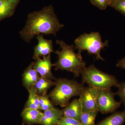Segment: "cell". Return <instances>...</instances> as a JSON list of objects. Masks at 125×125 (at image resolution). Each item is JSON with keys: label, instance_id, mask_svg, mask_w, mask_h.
Instances as JSON below:
<instances>
[{"label": "cell", "instance_id": "8fae6325", "mask_svg": "<svg viewBox=\"0 0 125 125\" xmlns=\"http://www.w3.org/2000/svg\"><path fill=\"white\" fill-rule=\"evenodd\" d=\"M20 0H0V22L13 15Z\"/></svg>", "mask_w": 125, "mask_h": 125}, {"label": "cell", "instance_id": "5b68a950", "mask_svg": "<svg viewBox=\"0 0 125 125\" xmlns=\"http://www.w3.org/2000/svg\"><path fill=\"white\" fill-rule=\"evenodd\" d=\"M75 48L78 52L87 51L90 54L96 56L97 60L104 61L101 55L102 49L108 46V41L103 42L101 34L98 32H92L89 33H84L76 38L74 41Z\"/></svg>", "mask_w": 125, "mask_h": 125}, {"label": "cell", "instance_id": "4316f807", "mask_svg": "<svg viewBox=\"0 0 125 125\" xmlns=\"http://www.w3.org/2000/svg\"></svg>", "mask_w": 125, "mask_h": 125}, {"label": "cell", "instance_id": "7c38bea8", "mask_svg": "<svg viewBox=\"0 0 125 125\" xmlns=\"http://www.w3.org/2000/svg\"><path fill=\"white\" fill-rule=\"evenodd\" d=\"M62 110L63 116L79 121L83 112L82 104L79 98L74 99Z\"/></svg>", "mask_w": 125, "mask_h": 125}, {"label": "cell", "instance_id": "d4e9b609", "mask_svg": "<svg viewBox=\"0 0 125 125\" xmlns=\"http://www.w3.org/2000/svg\"><path fill=\"white\" fill-rule=\"evenodd\" d=\"M112 0V2H113V1H117V0Z\"/></svg>", "mask_w": 125, "mask_h": 125}, {"label": "cell", "instance_id": "30bf717a", "mask_svg": "<svg viewBox=\"0 0 125 125\" xmlns=\"http://www.w3.org/2000/svg\"><path fill=\"white\" fill-rule=\"evenodd\" d=\"M43 114L40 122L42 125H58L63 116L62 110L55 108L45 111Z\"/></svg>", "mask_w": 125, "mask_h": 125}, {"label": "cell", "instance_id": "cb8c5ba5", "mask_svg": "<svg viewBox=\"0 0 125 125\" xmlns=\"http://www.w3.org/2000/svg\"><path fill=\"white\" fill-rule=\"evenodd\" d=\"M116 66L125 70V56L118 62L116 64Z\"/></svg>", "mask_w": 125, "mask_h": 125}, {"label": "cell", "instance_id": "d6986e66", "mask_svg": "<svg viewBox=\"0 0 125 125\" xmlns=\"http://www.w3.org/2000/svg\"><path fill=\"white\" fill-rule=\"evenodd\" d=\"M39 102L40 109L44 111L55 108L47 94L42 96H39Z\"/></svg>", "mask_w": 125, "mask_h": 125}, {"label": "cell", "instance_id": "e0dca14e", "mask_svg": "<svg viewBox=\"0 0 125 125\" xmlns=\"http://www.w3.org/2000/svg\"><path fill=\"white\" fill-rule=\"evenodd\" d=\"M28 91L29 96L25 108H32L40 111L39 96L37 93L35 87H32Z\"/></svg>", "mask_w": 125, "mask_h": 125}, {"label": "cell", "instance_id": "52a82bcc", "mask_svg": "<svg viewBox=\"0 0 125 125\" xmlns=\"http://www.w3.org/2000/svg\"><path fill=\"white\" fill-rule=\"evenodd\" d=\"M98 89L94 87H85L79 96L83 112H98L97 97Z\"/></svg>", "mask_w": 125, "mask_h": 125}, {"label": "cell", "instance_id": "ffe728a7", "mask_svg": "<svg viewBox=\"0 0 125 125\" xmlns=\"http://www.w3.org/2000/svg\"><path fill=\"white\" fill-rule=\"evenodd\" d=\"M111 6L125 16V0H119L113 1Z\"/></svg>", "mask_w": 125, "mask_h": 125}, {"label": "cell", "instance_id": "3957f363", "mask_svg": "<svg viewBox=\"0 0 125 125\" xmlns=\"http://www.w3.org/2000/svg\"><path fill=\"white\" fill-rule=\"evenodd\" d=\"M55 86L49 94V97L53 104L62 107L69 104L72 98L80 96L85 88L83 83L66 79L58 80Z\"/></svg>", "mask_w": 125, "mask_h": 125}, {"label": "cell", "instance_id": "484cf974", "mask_svg": "<svg viewBox=\"0 0 125 125\" xmlns=\"http://www.w3.org/2000/svg\"><path fill=\"white\" fill-rule=\"evenodd\" d=\"M24 125V124H23V125Z\"/></svg>", "mask_w": 125, "mask_h": 125}, {"label": "cell", "instance_id": "603a6c76", "mask_svg": "<svg viewBox=\"0 0 125 125\" xmlns=\"http://www.w3.org/2000/svg\"><path fill=\"white\" fill-rule=\"evenodd\" d=\"M118 90L116 94L120 97L122 102L125 107V82L120 83L118 87Z\"/></svg>", "mask_w": 125, "mask_h": 125}, {"label": "cell", "instance_id": "9c48e42d", "mask_svg": "<svg viewBox=\"0 0 125 125\" xmlns=\"http://www.w3.org/2000/svg\"><path fill=\"white\" fill-rule=\"evenodd\" d=\"M36 37L38 43L34 49L33 58L34 60L46 56L54 52L52 40L46 39L42 34L38 35Z\"/></svg>", "mask_w": 125, "mask_h": 125}, {"label": "cell", "instance_id": "4fadbf2b", "mask_svg": "<svg viewBox=\"0 0 125 125\" xmlns=\"http://www.w3.org/2000/svg\"><path fill=\"white\" fill-rule=\"evenodd\" d=\"M39 74L33 67L31 63L24 72L23 74V83L25 87L28 90L34 87L37 81L40 78Z\"/></svg>", "mask_w": 125, "mask_h": 125}, {"label": "cell", "instance_id": "7a4b0ae2", "mask_svg": "<svg viewBox=\"0 0 125 125\" xmlns=\"http://www.w3.org/2000/svg\"><path fill=\"white\" fill-rule=\"evenodd\" d=\"M56 42L61 50L55 52L58 57V61L54 64L55 70L70 72L75 77H79L86 67L81 52H75L74 45H67L61 40H56Z\"/></svg>", "mask_w": 125, "mask_h": 125}, {"label": "cell", "instance_id": "5bb4252c", "mask_svg": "<svg viewBox=\"0 0 125 125\" xmlns=\"http://www.w3.org/2000/svg\"><path fill=\"white\" fill-rule=\"evenodd\" d=\"M43 114L40 111L30 108H25L21 115L23 120L27 124H40Z\"/></svg>", "mask_w": 125, "mask_h": 125}, {"label": "cell", "instance_id": "ac0fdd59", "mask_svg": "<svg viewBox=\"0 0 125 125\" xmlns=\"http://www.w3.org/2000/svg\"><path fill=\"white\" fill-rule=\"evenodd\" d=\"M98 112H83L80 117L81 125H95V121Z\"/></svg>", "mask_w": 125, "mask_h": 125}, {"label": "cell", "instance_id": "9a60e30c", "mask_svg": "<svg viewBox=\"0 0 125 125\" xmlns=\"http://www.w3.org/2000/svg\"><path fill=\"white\" fill-rule=\"evenodd\" d=\"M125 122V109L114 113L96 125H123Z\"/></svg>", "mask_w": 125, "mask_h": 125}, {"label": "cell", "instance_id": "ba28073f", "mask_svg": "<svg viewBox=\"0 0 125 125\" xmlns=\"http://www.w3.org/2000/svg\"><path fill=\"white\" fill-rule=\"evenodd\" d=\"M32 62L33 67L40 76L50 80L56 79L52 72V68L54 66V64L52 62L51 54L42 58H38Z\"/></svg>", "mask_w": 125, "mask_h": 125}, {"label": "cell", "instance_id": "2e32d148", "mask_svg": "<svg viewBox=\"0 0 125 125\" xmlns=\"http://www.w3.org/2000/svg\"><path fill=\"white\" fill-rule=\"evenodd\" d=\"M56 81L40 76L37 81L34 87L37 93L39 96H42L47 94L48 90L52 86L56 85Z\"/></svg>", "mask_w": 125, "mask_h": 125}, {"label": "cell", "instance_id": "7402d4cb", "mask_svg": "<svg viewBox=\"0 0 125 125\" xmlns=\"http://www.w3.org/2000/svg\"><path fill=\"white\" fill-rule=\"evenodd\" d=\"M58 125H81L79 121L74 118L64 116L62 117Z\"/></svg>", "mask_w": 125, "mask_h": 125}, {"label": "cell", "instance_id": "6da1fadb", "mask_svg": "<svg viewBox=\"0 0 125 125\" xmlns=\"http://www.w3.org/2000/svg\"><path fill=\"white\" fill-rule=\"evenodd\" d=\"M64 26L58 20L53 7L49 6L29 14L26 24L19 34L24 41L30 42L34 37L40 34L56 36Z\"/></svg>", "mask_w": 125, "mask_h": 125}, {"label": "cell", "instance_id": "277c9868", "mask_svg": "<svg viewBox=\"0 0 125 125\" xmlns=\"http://www.w3.org/2000/svg\"><path fill=\"white\" fill-rule=\"evenodd\" d=\"M81 75L83 83H86L89 87L99 89H111L120 84L114 75L101 71L93 64L86 67Z\"/></svg>", "mask_w": 125, "mask_h": 125}, {"label": "cell", "instance_id": "8992f818", "mask_svg": "<svg viewBox=\"0 0 125 125\" xmlns=\"http://www.w3.org/2000/svg\"><path fill=\"white\" fill-rule=\"evenodd\" d=\"M116 94L111 89H99L97 105L99 112L103 114L114 112L120 106L121 102H117L114 98Z\"/></svg>", "mask_w": 125, "mask_h": 125}, {"label": "cell", "instance_id": "44dd1931", "mask_svg": "<svg viewBox=\"0 0 125 125\" xmlns=\"http://www.w3.org/2000/svg\"><path fill=\"white\" fill-rule=\"evenodd\" d=\"M90 2L100 10H106L111 3L112 0H90Z\"/></svg>", "mask_w": 125, "mask_h": 125}]
</instances>
